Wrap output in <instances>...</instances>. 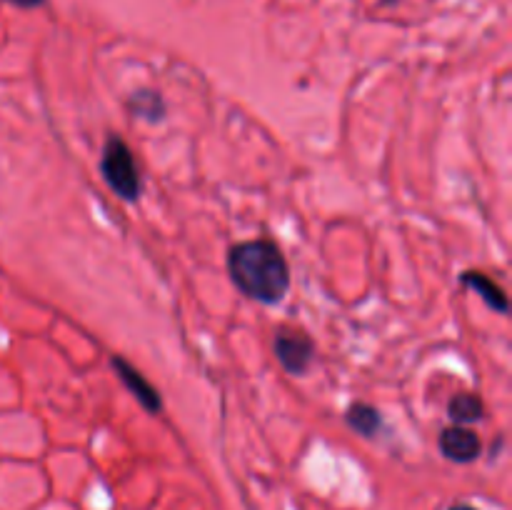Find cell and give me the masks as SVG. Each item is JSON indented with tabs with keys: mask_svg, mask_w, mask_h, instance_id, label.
Wrapping results in <instances>:
<instances>
[{
	"mask_svg": "<svg viewBox=\"0 0 512 510\" xmlns=\"http://www.w3.org/2000/svg\"><path fill=\"white\" fill-rule=\"evenodd\" d=\"M228 273L240 293L258 303H280L290 288V268L273 240H245L228 250Z\"/></svg>",
	"mask_w": 512,
	"mask_h": 510,
	"instance_id": "obj_1",
	"label": "cell"
},
{
	"mask_svg": "<svg viewBox=\"0 0 512 510\" xmlns=\"http://www.w3.org/2000/svg\"><path fill=\"white\" fill-rule=\"evenodd\" d=\"M100 170H103V178L115 193L123 200H138L140 195V170L135 163L133 150L128 148L123 138L118 135H110L105 140L103 148V160H100Z\"/></svg>",
	"mask_w": 512,
	"mask_h": 510,
	"instance_id": "obj_2",
	"label": "cell"
},
{
	"mask_svg": "<svg viewBox=\"0 0 512 510\" xmlns=\"http://www.w3.org/2000/svg\"><path fill=\"white\" fill-rule=\"evenodd\" d=\"M273 350L290 375H303L313 363L315 343L300 330H280L273 340Z\"/></svg>",
	"mask_w": 512,
	"mask_h": 510,
	"instance_id": "obj_3",
	"label": "cell"
},
{
	"mask_svg": "<svg viewBox=\"0 0 512 510\" xmlns=\"http://www.w3.org/2000/svg\"><path fill=\"white\" fill-rule=\"evenodd\" d=\"M110 365L115 368V373H118V378L123 380L125 388L130 390V393L138 398V403L143 405L148 413H160V408H163V400H160V393L155 390L153 383H148V380L143 378V373H140L138 368H135L133 363H128L125 358H120V355H113V360H110Z\"/></svg>",
	"mask_w": 512,
	"mask_h": 510,
	"instance_id": "obj_4",
	"label": "cell"
},
{
	"mask_svg": "<svg viewBox=\"0 0 512 510\" xmlns=\"http://www.w3.org/2000/svg\"><path fill=\"white\" fill-rule=\"evenodd\" d=\"M480 438L475 430L465 428V425H450L440 433V450L453 463H473L480 455Z\"/></svg>",
	"mask_w": 512,
	"mask_h": 510,
	"instance_id": "obj_5",
	"label": "cell"
},
{
	"mask_svg": "<svg viewBox=\"0 0 512 510\" xmlns=\"http://www.w3.org/2000/svg\"><path fill=\"white\" fill-rule=\"evenodd\" d=\"M460 280H463L468 288H473L475 293L483 295L485 303L490 305L493 310H498V313H508L510 310V303H508V295H505V290L500 288L498 283H495L490 275L480 273V270H465L463 275H460Z\"/></svg>",
	"mask_w": 512,
	"mask_h": 510,
	"instance_id": "obj_6",
	"label": "cell"
},
{
	"mask_svg": "<svg viewBox=\"0 0 512 510\" xmlns=\"http://www.w3.org/2000/svg\"><path fill=\"white\" fill-rule=\"evenodd\" d=\"M345 420H348L350 428H353L355 433L363 435V438H373V435H378V430L383 428V418H380L378 408H373V405L368 403L350 405L348 413H345Z\"/></svg>",
	"mask_w": 512,
	"mask_h": 510,
	"instance_id": "obj_7",
	"label": "cell"
},
{
	"mask_svg": "<svg viewBox=\"0 0 512 510\" xmlns=\"http://www.w3.org/2000/svg\"><path fill=\"white\" fill-rule=\"evenodd\" d=\"M483 413L485 405L475 393H460L448 403V415L460 425L475 423V420L483 418Z\"/></svg>",
	"mask_w": 512,
	"mask_h": 510,
	"instance_id": "obj_8",
	"label": "cell"
},
{
	"mask_svg": "<svg viewBox=\"0 0 512 510\" xmlns=\"http://www.w3.org/2000/svg\"><path fill=\"white\" fill-rule=\"evenodd\" d=\"M130 110H133L138 118L148 120V123H158L165 115V103L158 93H153V90H138V93L130 98Z\"/></svg>",
	"mask_w": 512,
	"mask_h": 510,
	"instance_id": "obj_9",
	"label": "cell"
},
{
	"mask_svg": "<svg viewBox=\"0 0 512 510\" xmlns=\"http://www.w3.org/2000/svg\"><path fill=\"white\" fill-rule=\"evenodd\" d=\"M5 3L15 5V8L33 10V8H40V5H45V3H48V0H5Z\"/></svg>",
	"mask_w": 512,
	"mask_h": 510,
	"instance_id": "obj_10",
	"label": "cell"
},
{
	"mask_svg": "<svg viewBox=\"0 0 512 510\" xmlns=\"http://www.w3.org/2000/svg\"><path fill=\"white\" fill-rule=\"evenodd\" d=\"M450 510H475L473 505H465V503H460V505H453V508Z\"/></svg>",
	"mask_w": 512,
	"mask_h": 510,
	"instance_id": "obj_11",
	"label": "cell"
}]
</instances>
